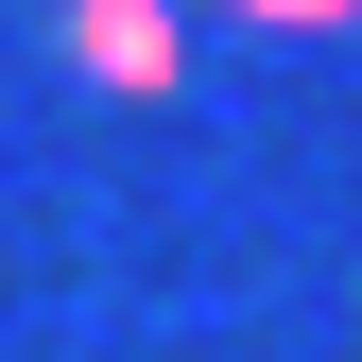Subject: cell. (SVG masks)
Listing matches in <instances>:
<instances>
[{"label":"cell","instance_id":"obj_1","mask_svg":"<svg viewBox=\"0 0 362 362\" xmlns=\"http://www.w3.org/2000/svg\"><path fill=\"white\" fill-rule=\"evenodd\" d=\"M86 69H121V86H156V69H173V35H156V0H86Z\"/></svg>","mask_w":362,"mask_h":362},{"label":"cell","instance_id":"obj_2","mask_svg":"<svg viewBox=\"0 0 362 362\" xmlns=\"http://www.w3.org/2000/svg\"><path fill=\"white\" fill-rule=\"evenodd\" d=\"M242 18H362V0H242Z\"/></svg>","mask_w":362,"mask_h":362}]
</instances>
